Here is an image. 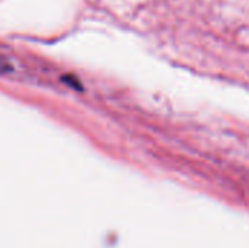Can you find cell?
<instances>
[{
	"label": "cell",
	"instance_id": "cell-1",
	"mask_svg": "<svg viewBox=\"0 0 249 248\" xmlns=\"http://www.w3.org/2000/svg\"><path fill=\"white\" fill-rule=\"evenodd\" d=\"M12 64L9 63V60L3 56H0V75H4V73H9L12 72Z\"/></svg>",
	"mask_w": 249,
	"mask_h": 248
}]
</instances>
